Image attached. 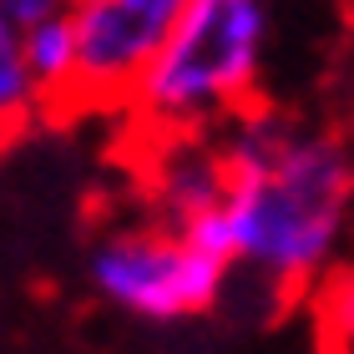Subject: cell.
I'll return each instance as SVG.
<instances>
[{"label":"cell","mask_w":354,"mask_h":354,"mask_svg":"<svg viewBox=\"0 0 354 354\" xmlns=\"http://www.w3.org/2000/svg\"><path fill=\"white\" fill-rule=\"evenodd\" d=\"M344 6H349V15H354V0H344Z\"/></svg>","instance_id":"obj_9"},{"label":"cell","mask_w":354,"mask_h":354,"mask_svg":"<svg viewBox=\"0 0 354 354\" xmlns=\"http://www.w3.org/2000/svg\"><path fill=\"white\" fill-rule=\"evenodd\" d=\"M187 0H66L71 21V91L66 122L82 111H127L183 21Z\"/></svg>","instance_id":"obj_4"},{"label":"cell","mask_w":354,"mask_h":354,"mask_svg":"<svg viewBox=\"0 0 354 354\" xmlns=\"http://www.w3.org/2000/svg\"><path fill=\"white\" fill-rule=\"evenodd\" d=\"M268 0H187L162 56L127 106V137L218 132L248 111L263 82Z\"/></svg>","instance_id":"obj_2"},{"label":"cell","mask_w":354,"mask_h":354,"mask_svg":"<svg viewBox=\"0 0 354 354\" xmlns=\"http://www.w3.org/2000/svg\"><path fill=\"white\" fill-rule=\"evenodd\" d=\"M233 279L259 273L273 299L304 304L354 253V122L253 102L218 127Z\"/></svg>","instance_id":"obj_1"},{"label":"cell","mask_w":354,"mask_h":354,"mask_svg":"<svg viewBox=\"0 0 354 354\" xmlns=\"http://www.w3.org/2000/svg\"><path fill=\"white\" fill-rule=\"evenodd\" d=\"M30 127H36V86L21 56V30L0 21V147H10Z\"/></svg>","instance_id":"obj_6"},{"label":"cell","mask_w":354,"mask_h":354,"mask_svg":"<svg viewBox=\"0 0 354 354\" xmlns=\"http://www.w3.org/2000/svg\"><path fill=\"white\" fill-rule=\"evenodd\" d=\"M66 0H0V21L15 26V30H26V26H36L46 21V15H56Z\"/></svg>","instance_id":"obj_8"},{"label":"cell","mask_w":354,"mask_h":354,"mask_svg":"<svg viewBox=\"0 0 354 354\" xmlns=\"http://www.w3.org/2000/svg\"><path fill=\"white\" fill-rule=\"evenodd\" d=\"M86 279L96 299H106L111 309L147 324H177V319H203L218 309L233 283V263L203 248L198 238L142 213L102 223L91 233Z\"/></svg>","instance_id":"obj_3"},{"label":"cell","mask_w":354,"mask_h":354,"mask_svg":"<svg viewBox=\"0 0 354 354\" xmlns=\"http://www.w3.org/2000/svg\"><path fill=\"white\" fill-rule=\"evenodd\" d=\"M314 319V354H354V253L304 299Z\"/></svg>","instance_id":"obj_5"},{"label":"cell","mask_w":354,"mask_h":354,"mask_svg":"<svg viewBox=\"0 0 354 354\" xmlns=\"http://www.w3.org/2000/svg\"><path fill=\"white\" fill-rule=\"evenodd\" d=\"M334 86H339V111L334 117L354 122V15H349V30L339 41V61H334Z\"/></svg>","instance_id":"obj_7"}]
</instances>
